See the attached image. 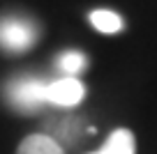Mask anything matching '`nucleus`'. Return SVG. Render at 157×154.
Segmentation results:
<instances>
[{
    "instance_id": "f257e3e1",
    "label": "nucleus",
    "mask_w": 157,
    "mask_h": 154,
    "mask_svg": "<svg viewBox=\"0 0 157 154\" xmlns=\"http://www.w3.org/2000/svg\"><path fill=\"white\" fill-rule=\"evenodd\" d=\"M46 90H49V85L44 81H39V78H19V81H14L10 85L7 97H10L12 106L16 111L37 113L49 101L46 99Z\"/></svg>"
},
{
    "instance_id": "f03ea898",
    "label": "nucleus",
    "mask_w": 157,
    "mask_h": 154,
    "mask_svg": "<svg viewBox=\"0 0 157 154\" xmlns=\"http://www.w3.org/2000/svg\"><path fill=\"white\" fill-rule=\"evenodd\" d=\"M37 39V28L28 19H10L0 21V48L7 53H25Z\"/></svg>"
},
{
    "instance_id": "7ed1b4c3",
    "label": "nucleus",
    "mask_w": 157,
    "mask_h": 154,
    "mask_svg": "<svg viewBox=\"0 0 157 154\" xmlns=\"http://www.w3.org/2000/svg\"><path fill=\"white\" fill-rule=\"evenodd\" d=\"M83 94H86L83 85L72 76L51 83L49 90H46V99L51 104H58V106H76L78 101L83 99Z\"/></svg>"
},
{
    "instance_id": "20e7f679",
    "label": "nucleus",
    "mask_w": 157,
    "mask_h": 154,
    "mask_svg": "<svg viewBox=\"0 0 157 154\" xmlns=\"http://www.w3.org/2000/svg\"><path fill=\"white\" fill-rule=\"evenodd\" d=\"M16 154H65L58 140H53L46 134H30L16 147Z\"/></svg>"
},
{
    "instance_id": "39448f33",
    "label": "nucleus",
    "mask_w": 157,
    "mask_h": 154,
    "mask_svg": "<svg viewBox=\"0 0 157 154\" xmlns=\"http://www.w3.org/2000/svg\"><path fill=\"white\" fill-rule=\"evenodd\" d=\"M93 154H136V140H134V134L129 129H113L111 136H109L106 145H104L99 152Z\"/></svg>"
},
{
    "instance_id": "423d86ee",
    "label": "nucleus",
    "mask_w": 157,
    "mask_h": 154,
    "mask_svg": "<svg viewBox=\"0 0 157 154\" xmlns=\"http://www.w3.org/2000/svg\"><path fill=\"white\" fill-rule=\"evenodd\" d=\"M90 21H93V25L99 32H106V35L123 30V19L118 14H113V12H106V9L93 12V14H90Z\"/></svg>"
},
{
    "instance_id": "0eeeda50",
    "label": "nucleus",
    "mask_w": 157,
    "mask_h": 154,
    "mask_svg": "<svg viewBox=\"0 0 157 154\" xmlns=\"http://www.w3.org/2000/svg\"><path fill=\"white\" fill-rule=\"evenodd\" d=\"M60 64H63V69H65L67 74H78L81 69L86 67V58H83L81 53H67Z\"/></svg>"
}]
</instances>
